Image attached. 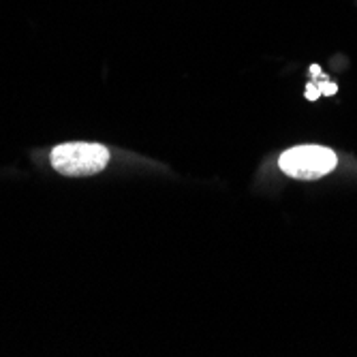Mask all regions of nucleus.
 I'll list each match as a JSON object with an SVG mask.
<instances>
[{
	"label": "nucleus",
	"instance_id": "4",
	"mask_svg": "<svg viewBox=\"0 0 357 357\" xmlns=\"http://www.w3.org/2000/svg\"><path fill=\"white\" fill-rule=\"evenodd\" d=\"M319 96H323V92L319 90V86H317L314 82H310V84L306 86V99H308V101H317Z\"/></svg>",
	"mask_w": 357,
	"mask_h": 357
},
{
	"label": "nucleus",
	"instance_id": "5",
	"mask_svg": "<svg viewBox=\"0 0 357 357\" xmlns=\"http://www.w3.org/2000/svg\"><path fill=\"white\" fill-rule=\"evenodd\" d=\"M310 73H312L314 77H319V75H321V69L317 67V64H312V67H310Z\"/></svg>",
	"mask_w": 357,
	"mask_h": 357
},
{
	"label": "nucleus",
	"instance_id": "3",
	"mask_svg": "<svg viewBox=\"0 0 357 357\" xmlns=\"http://www.w3.org/2000/svg\"><path fill=\"white\" fill-rule=\"evenodd\" d=\"M314 84L319 86V90L323 92V96H332V94H336V92H338V86H336V84H332V82H328V77H326V75L314 77Z\"/></svg>",
	"mask_w": 357,
	"mask_h": 357
},
{
	"label": "nucleus",
	"instance_id": "2",
	"mask_svg": "<svg viewBox=\"0 0 357 357\" xmlns=\"http://www.w3.org/2000/svg\"><path fill=\"white\" fill-rule=\"evenodd\" d=\"M338 158L330 148L323 146H296L280 154L278 167L296 180H317L334 172Z\"/></svg>",
	"mask_w": 357,
	"mask_h": 357
},
{
	"label": "nucleus",
	"instance_id": "1",
	"mask_svg": "<svg viewBox=\"0 0 357 357\" xmlns=\"http://www.w3.org/2000/svg\"><path fill=\"white\" fill-rule=\"evenodd\" d=\"M109 150L101 144H60L52 150V165L58 174L71 178L94 176L107 167Z\"/></svg>",
	"mask_w": 357,
	"mask_h": 357
}]
</instances>
